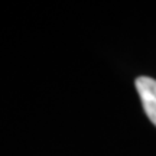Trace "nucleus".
Returning <instances> with one entry per match:
<instances>
[{"instance_id":"obj_1","label":"nucleus","mask_w":156,"mask_h":156,"mask_svg":"<svg viewBox=\"0 0 156 156\" xmlns=\"http://www.w3.org/2000/svg\"><path fill=\"white\" fill-rule=\"evenodd\" d=\"M136 90L139 93L146 116L156 126V80L151 77L136 78Z\"/></svg>"}]
</instances>
